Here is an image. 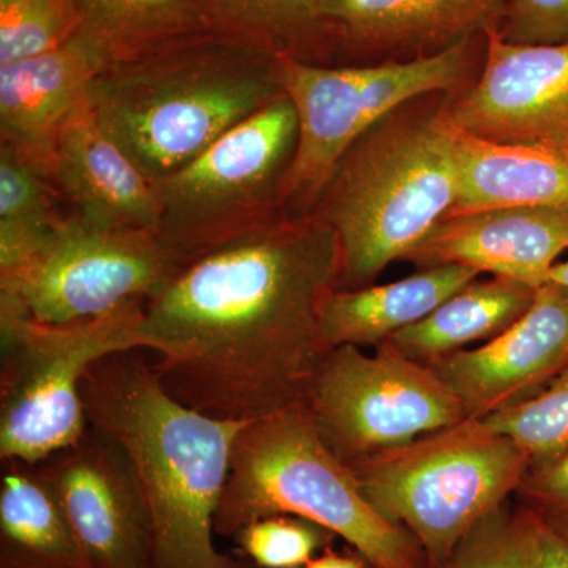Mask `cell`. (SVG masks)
Wrapping results in <instances>:
<instances>
[{
    "label": "cell",
    "mask_w": 568,
    "mask_h": 568,
    "mask_svg": "<svg viewBox=\"0 0 568 568\" xmlns=\"http://www.w3.org/2000/svg\"><path fill=\"white\" fill-rule=\"evenodd\" d=\"M48 175L71 212L156 235L162 212L151 183L100 129L89 102L59 134Z\"/></svg>",
    "instance_id": "cell-18"
},
{
    "label": "cell",
    "mask_w": 568,
    "mask_h": 568,
    "mask_svg": "<svg viewBox=\"0 0 568 568\" xmlns=\"http://www.w3.org/2000/svg\"><path fill=\"white\" fill-rule=\"evenodd\" d=\"M69 211L47 174L0 144V274L20 267Z\"/></svg>",
    "instance_id": "cell-25"
},
{
    "label": "cell",
    "mask_w": 568,
    "mask_h": 568,
    "mask_svg": "<svg viewBox=\"0 0 568 568\" xmlns=\"http://www.w3.org/2000/svg\"><path fill=\"white\" fill-rule=\"evenodd\" d=\"M290 515L342 537L372 568H428L416 538L369 506L351 467L317 432L306 403L245 425L235 439L215 534Z\"/></svg>",
    "instance_id": "cell-5"
},
{
    "label": "cell",
    "mask_w": 568,
    "mask_h": 568,
    "mask_svg": "<svg viewBox=\"0 0 568 568\" xmlns=\"http://www.w3.org/2000/svg\"><path fill=\"white\" fill-rule=\"evenodd\" d=\"M261 568H305L336 536L308 519L275 515L250 523L234 536Z\"/></svg>",
    "instance_id": "cell-29"
},
{
    "label": "cell",
    "mask_w": 568,
    "mask_h": 568,
    "mask_svg": "<svg viewBox=\"0 0 568 568\" xmlns=\"http://www.w3.org/2000/svg\"><path fill=\"white\" fill-rule=\"evenodd\" d=\"M364 556L357 551H335L332 548H325L323 555L310 560L305 568H368Z\"/></svg>",
    "instance_id": "cell-32"
},
{
    "label": "cell",
    "mask_w": 568,
    "mask_h": 568,
    "mask_svg": "<svg viewBox=\"0 0 568 568\" xmlns=\"http://www.w3.org/2000/svg\"><path fill=\"white\" fill-rule=\"evenodd\" d=\"M530 459L511 437L466 418L349 466L377 514L444 568L480 519L517 495Z\"/></svg>",
    "instance_id": "cell-6"
},
{
    "label": "cell",
    "mask_w": 568,
    "mask_h": 568,
    "mask_svg": "<svg viewBox=\"0 0 568 568\" xmlns=\"http://www.w3.org/2000/svg\"><path fill=\"white\" fill-rule=\"evenodd\" d=\"M500 39L521 47L568 43V0H506Z\"/></svg>",
    "instance_id": "cell-30"
},
{
    "label": "cell",
    "mask_w": 568,
    "mask_h": 568,
    "mask_svg": "<svg viewBox=\"0 0 568 568\" xmlns=\"http://www.w3.org/2000/svg\"><path fill=\"white\" fill-rule=\"evenodd\" d=\"M37 466L61 500L88 568H151V514L118 439L89 424L73 446Z\"/></svg>",
    "instance_id": "cell-12"
},
{
    "label": "cell",
    "mask_w": 568,
    "mask_h": 568,
    "mask_svg": "<svg viewBox=\"0 0 568 568\" xmlns=\"http://www.w3.org/2000/svg\"><path fill=\"white\" fill-rule=\"evenodd\" d=\"M82 24L78 0H0V63L54 50Z\"/></svg>",
    "instance_id": "cell-27"
},
{
    "label": "cell",
    "mask_w": 568,
    "mask_h": 568,
    "mask_svg": "<svg viewBox=\"0 0 568 568\" xmlns=\"http://www.w3.org/2000/svg\"><path fill=\"white\" fill-rule=\"evenodd\" d=\"M294 104L278 97L174 173L151 183L156 239L182 265L283 216L297 148Z\"/></svg>",
    "instance_id": "cell-9"
},
{
    "label": "cell",
    "mask_w": 568,
    "mask_h": 568,
    "mask_svg": "<svg viewBox=\"0 0 568 568\" xmlns=\"http://www.w3.org/2000/svg\"><path fill=\"white\" fill-rule=\"evenodd\" d=\"M568 252V213L506 207L447 216L406 254L418 271L459 264L538 290Z\"/></svg>",
    "instance_id": "cell-16"
},
{
    "label": "cell",
    "mask_w": 568,
    "mask_h": 568,
    "mask_svg": "<svg viewBox=\"0 0 568 568\" xmlns=\"http://www.w3.org/2000/svg\"><path fill=\"white\" fill-rule=\"evenodd\" d=\"M506 0H321L328 41L364 54L432 55L497 28Z\"/></svg>",
    "instance_id": "cell-17"
},
{
    "label": "cell",
    "mask_w": 568,
    "mask_h": 568,
    "mask_svg": "<svg viewBox=\"0 0 568 568\" xmlns=\"http://www.w3.org/2000/svg\"><path fill=\"white\" fill-rule=\"evenodd\" d=\"M182 267L155 234L69 211L20 267L0 274V298L40 323H74L148 302Z\"/></svg>",
    "instance_id": "cell-11"
},
{
    "label": "cell",
    "mask_w": 568,
    "mask_h": 568,
    "mask_svg": "<svg viewBox=\"0 0 568 568\" xmlns=\"http://www.w3.org/2000/svg\"><path fill=\"white\" fill-rule=\"evenodd\" d=\"M545 525L515 497L477 523L444 568H540Z\"/></svg>",
    "instance_id": "cell-26"
},
{
    "label": "cell",
    "mask_w": 568,
    "mask_h": 568,
    "mask_svg": "<svg viewBox=\"0 0 568 568\" xmlns=\"http://www.w3.org/2000/svg\"><path fill=\"white\" fill-rule=\"evenodd\" d=\"M305 403L325 446L347 466L469 418L432 366L388 342L375 354L353 345L332 347Z\"/></svg>",
    "instance_id": "cell-10"
},
{
    "label": "cell",
    "mask_w": 568,
    "mask_h": 568,
    "mask_svg": "<svg viewBox=\"0 0 568 568\" xmlns=\"http://www.w3.org/2000/svg\"><path fill=\"white\" fill-rule=\"evenodd\" d=\"M515 499L568 541V447L556 457L530 465Z\"/></svg>",
    "instance_id": "cell-31"
},
{
    "label": "cell",
    "mask_w": 568,
    "mask_h": 568,
    "mask_svg": "<svg viewBox=\"0 0 568 568\" xmlns=\"http://www.w3.org/2000/svg\"><path fill=\"white\" fill-rule=\"evenodd\" d=\"M0 568H88L61 500L37 465L3 459Z\"/></svg>",
    "instance_id": "cell-21"
},
{
    "label": "cell",
    "mask_w": 568,
    "mask_h": 568,
    "mask_svg": "<svg viewBox=\"0 0 568 568\" xmlns=\"http://www.w3.org/2000/svg\"><path fill=\"white\" fill-rule=\"evenodd\" d=\"M525 450L534 463L556 457L568 447V364L536 398L484 418Z\"/></svg>",
    "instance_id": "cell-28"
},
{
    "label": "cell",
    "mask_w": 568,
    "mask_h": 568,
    "mask_svg": "<svg viewBox=\"0 0 568 568\" xmlns=\"http://www.w3.org/2000/svg\"><path fill=\"white\" fill-rule=\"evenodd\" d=\"M145 353L122 351L95 362L81 396L89 424L118 439L132 459L151 514V568H250L213 540L234 443L248 424L179 403Z\"/></svg>",
    "instance_id": "cell-2"
},
{
    "label": "cell",
    "mask_w": 568,
    "mask_h": 568,
    "mask_svg": "<svg viewBox=\"0 0 568 568\" xmlns=\"http://www.w3.org/2000/svg\"><path fill=\"white\" fill-rule=\"evenodd\" d=\"M108 67L102 43L84 28L54 50L0 63V144L50 174L59 134Z\"/></svg>",
    "instance_id": "cell-15"
},
{
    "label": "cell",
    "mask_w": 568,
    "mask_h": 568,
    "mask_svg": "<svg viewBox=\"0 0 568 568\" xmlns=\"http://www.w3.org/2000/svg\"><path fill=\"white\" fill-rule=\"evenodd\" d=\"M484 275L469 265L425 268L399 282L362 290H335L321 308V325L331 347H377L403 328L420 323L459 290Z\"/></svg>",
    "instance_id": "cell-20"
},
{
    "label": "cell",
    "mask_w": 568,
    "mask_h": 568,
    "mask_svg": "<svg viewBox=\"0 0 568 568\" xmlns=\"http://www.w3.org/2000/svg\"><path fill=\"white\" fill-rule=\"evenodd\" d=\"M448 130L458 168L457 201L448 216L506 207L568 213V149L481 140L450 119Z\"/></svg>",
    "instance_id": "cell-19"
},
{
    "label": "cell",
    "mask_w": 568,
    "mask_h": 568,
    "mask_svg": "<svg viewBox=\"0 0 568 568\" xmlns=\"http://www.w3.org/2000/svg\"><path fill=\"white\" fill-rule=\"evenodd\" d=\"M342 265L338 235L312 213H284L183 265L140 325L164 390L246 424L305 403L332 349L321 308Z\"/></svg>",
    "instance_id": "cell-1"
},
{
    "label": "cell",
    "mask_w": 568,
    "mask_h": 568,
    "mask_svg": "<svg viewBox=\"0 0 568 568\" xmlns=\"http://www.w3.org/2000/svg\"><path fill=\"white\" fill-rule=\"evenodd\" d=\"M145 302L67 324L33 320L0 298V458L39 465L73 446L89 422L81 384L95 362L144 349Z\"/></svg>",
    "instance_id": "cell-7"
},
{
    "label": "cell",
    "mask_w": 568,
    "mask_h": 568,
    "mask_svg": "<svg viewBox=\"0 0 568 568\" xmlns=\"http://www.w3.org/2000/svg\"><path fill=\"white\" fill-rule=\"evenodd\" d=\"M473 39L406 61L328 67L276 54L275 77L294 104L298 134L283 185L284 211L308 215L349 145L369 126L410 100L467 88Z\"/></svg>",
    "instance_id": "cell-8"
},
{
    "label": "cell",
    "mask_w": 568,
    "mask_h": 568,
    "mask_svg": "<svg viewBox=\"0 0 568 568\" xmlns=\"http://www.w3.org/2000/svg\"><path fill=\"white\" fill-rule=\"evenodd\" d=\"M275 52L203 29L102 71L93 119L149 182L185 166L283 95Z\"/></svg>",
    "instance_id": "cell-3"
},
{
    "label": "cell",
    "mask_w": 568,
    "mask_h": 568,
    "mask_svg": "<svg viewBox=\"0 0 568 568\" xmlns=\"http://www.w3.org/2000/svg\"><path fill=\"white\" fill-rule=\"evenodd\" d=\"M549 282L559 284V286L568 290V257L567 260L559 261V263L552 267Z\"/></svg>",
    "instance_id": "cell-34"
},
{
    "label": "cell",
    "mask_w": 568,
    "mask_h": 568,
    "mask_svg": "<svg viewBox=\"0 0 568 568\" xmlns=\"http://www.w3.org/2000/svg\"><path fill=\"white\" fill-rule=\"evenodd\" d=\"M567 364L568 290L549 282L503 334L428 366L458 396L467 417L484 420L536 398Z\"/></svg>",
    "instance_id": "cell-14"
},
{
    "label": "cell",
    "mask_w": 568,
    "mask_h": 568,
    "mask_svg": "<svg viewBox=\"0 0 568 568\" xmlns=\"http://www.w3.org/2000/svg\"><path fill=\"white\" fill-rule=\"evenodd\" d=\"M82 28L102 43L111 65L209 29L192 0H78Z\"/></svg>",
    "instance_id": "cell-24"
},
{
    "label": "cell",
    "mask_w": 568,
    "mask_h": 568,
    "mask_svg": "<svg viewBox=\"0 0 568 568\" xmlns=\"http://www.w3.org/2000/svg\"><path fill=\"white\" fill-rule=\"evenodd\" d=\"M212 31L256 47L317 63L328 41L317 9L321 0H192Z\"/></svg>",
    "instance_id": "cell-23"
},
{
    "label": "cell",
    "mask_w": 568,
    "mask_h": 568,
    "mask_svg": "<svg viewBox=\"0 0 568 568\" xmlns=\"http://www.w3.org/2000/svg\"><path fill=\"white\" fill-rule=\"evenodd\" d=\"M540 568H568V541L545 526Z\"/></svg>",
    "instance_id": "cell-33"
},
{
    "label": "cell",
    "mask_w": 568,
    "mask_h": 568,
    "mask_svg": "<svg viewBox=\"0 0 568 568\" xmlns=\"http://www.w3.org/2000/svg\"><path fill=\"white\" fill-rule=\"evenodd\" d=\"M537 290L517 280H474L420 323L388 339L395 349L424 365L489 342L511 327L534 304Z\"/></svg>",
    "instance_id": "cell-22"
},
{
    "label": "cell",
    "mask_w": 568,
    "mask_h": 568,
    "mask_svg": "<svg viewBox=\"0 0 568 568\" xmlns=\"http://www.w3.org/2000/svg\"><path fill=\"white\" fill-rule=\"evenodd\" d=\"M485 37L480 73L447 97V118L481 140L568 149V43L521 47L496 28Z\"/></svg>",
    "instance_id": "cell-13"
},
{
    "label": "cell",
    "mask_w": 568,
    "mask_h": 568,
    "mask_svg": "<svg viewBox=\"0 0 568 568\" xmlns=\"http://www.w3.org/2000/svg\"><path fill=\"white\" fill-rule=\"evenodd\" d=\"M446 93L418 97L388 112L343 153L312 209L338 235L336 290L375 284L450 215L458 168Z\"/></svg>",
    "instance_id": "cell-4"
}]
</instances>
